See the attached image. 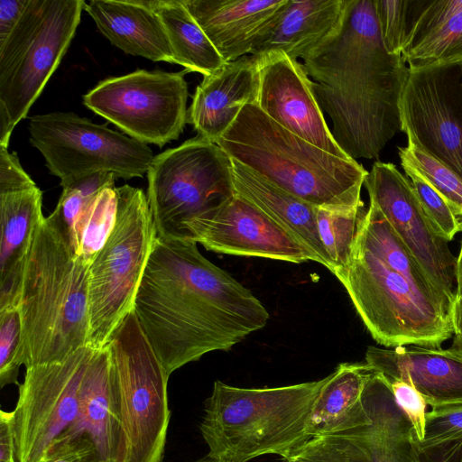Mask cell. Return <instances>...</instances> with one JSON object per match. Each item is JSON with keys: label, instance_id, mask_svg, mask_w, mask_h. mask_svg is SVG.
I'll list each match as a JSON object with an SVG mask.
<instances>
[{"label": "cell", "instance_id": "1", "mask_svg": "<svg viewBox=\"0 0 462 462\" xmlns=\"http://www.w3.org/2000/svg\"><path fill=\"white\" fill-rule=\"evenodd\" d=\"M133 310L169 376L209 352L229 350L270 319L190 238L157 236Z\"/></svg>", "mask_w": 462, "mask_h": 462}, {"label": "cell", "instance_id": "2", "mask_svg": "<svg viewBox=\"0 0 462 462\" xmlns=\"http://www.w3.org/2000/svg\"><path fill=\"white\" fill-rule=\"evenodd\" d=\"M331 134L351 159L377 158L400 131V100L410 69L385 50L374 0H344L329 33L302 57Z\"/></svg>", "mask_w": 462, "mask_h": 462}, {"label": "cell", "instance_id": "3", "mask_svg": "<svg viewBox=\"0 0 462 462\" xmlns=\"http://www.w3.org/2000/svg\"><path fill=\"white\" fill-rule=\"evenodd\" d=\"M88 266L60 224L45 217L24 261L17 304L25 367L61 361L88 346Z\"/></svg>", "mask_w": 462, "mask_h": 462}, {"label": "cell", "instance_id": "4", "mask_svg": "<svg viewBox=\"0 0 462 462\" xmlns=\"http://www.w3.org/2000/svg\"><path fill=\"white\" fill-rule=\"evenodd\" d=\"M226 153L285 191L316 206H365L368 171L353 159L330 154L280 125L256 104H247L217 142Z\"/></svg>", "mask_w": 462, "mask_h": 462}, {"label": "cell", "instance_id": "5", "mask_svg": "<svg viewBox=\"0 0 462 462\" xmlns=\"http://www.w3.org/2000/svg\"><path fill=\"white\" fill-rule=\"evenodd\" d=\"M330 378L272 388H241L215 381L200 433L219 462L284 457L311 439L314 405Z\"/></svg>", "mask_w": 462, "mask_h": 462}, {"label": "cell", "instance_id": "6", "mask_svg": "<svg viewBox=\"0 0 462 462\" xmlns=\"http://www.w3.org/2000/svg\"><path fill=\"white\" fill-rule=\"evenodd\" d=\"M336 277L372 337L385 347H440L454 336L451 309L356 240L346 269Z\"/></svg>", "mask_w": 462, "mask_h": 462}, {"label": "cell", "instance_id": "7", "mask_svg": "<svg viewBox=\"0 0 462 462\" xmlns=\"http://www.w3.org/2000/svg\"><path fill=\"white\" fill-rule=\"evenodd\" d=\"M83 0H29L0 44V145H9L15 125L65 55L80 23Z\"/></svg>", "mask_w": 462, "mask_h": 462}, {"label": "cell", "instance_id": "8", "mask_svg": "<svg viewBox=\"0 0 462 462\" xmlns=\"http://www.w3.org/2000/svg\"><path fill=\"white\" fill-rule=\"evenodd\" d=\"M117 217L113 232L88 266V346L104 347L134 310V299L157 238L143 190L116 188Z\"/></svg>", "mask_w": 462, "mask_h": 462}, {"label": "cell", "instance_id": "9", "mask_svg": "<svg viewBox=\"0 0 462 462\" xmlns=\"http://www.w3.org/2000/svg\"><path fill=\"white\" fill-rule=\"evenodd\" d=\"M120 417L126 462H162L171 418L169 375L132 310L106 345Z\"/></svg>", "mask_w": 462, "mask_h": 462}, {"label": "cell", "instance_id": "10", "mask_svg": "<svg viewBox=\"0 0 462 462\" xmlns=\"http://www.w3.org/2000/svg\"><path fill=\"white\" fill-rule=\"evenodd\" d=\"M147 199L158 237L187 238L184 226L232 198V160L199 136L154 156Z\"/></svg>", "mask_w": 462, "mask_h": 462}, {"label": "cell", "instance_id": "11", "mask_svg": "<svg viewBox=\"0 0 462 462\" xmlns=\"http://www.w3.org/2000/svg\"><path fill=\"white\" fill-rule=\"evenodd\" d=\"M28 130L31 144L62 188L98 172L143 177L154 158L146 143L71 112L32 116Z\"/></svg>", "mask_w": 462, "mask_h": 462}, {"label": "cell", "instance_id": "12", "mask_svg": "<svg viewBox=\"0 0 462 462\" xmlns=\"http://www.w3.org/2000/svg\"><path fill=\"white\" fill-rule=\"evenodd\" d=\"M189 72L136 69L100 81L83 104L130 137L162 147L188 123Z\"/></svg>", "mask_w": 462, "mask_h": 462}, {"label": "cell", "instance_id": "13", "mask_svg": "<svg viewBox=\"0 0 462 462\" xmlns=\"http://www.w3.org/2000/svg\"><path fill=\"white\" fill-rule=\"evenodd\" d=\"M94 350L85 346L61 361L25 367L12 411L19 462H40L73 424Z\"/></svg>", "mask_w": 462, "mask_h": 462}, {"label": "cell", "instance_id": "14", "mask_svg": "<svg viewBox=\"0 0 462 462\" xmlns=\"http://www.w3.org/2000/svg\"><path fill=\"white\" fill-rule=\"evenodd\" d=\"M407 140L462 178V74L460 63L410 69L400 100Z\"/></svg>", "mask_w": 462, "mask_h": 462}, {"label": "cell", "instance_id": "15", "mask_svg": "<svg viewBox=\"0 0 462 462\" xmlns=\"http://www.w3.org/2000/svg\"><path fill=\"white\" fill-rule=\"evenodd\" d=\"M364 185L433 283L454 303L457 257L425 214L409 179L393 163L375 162Z\"/></svg>", "mask_w": 462, "mask_h": 462}, {"label": "cell", "instance_id": "16", "mask_svg": "<svg viewBox=\"0 0 462 462\" xmlns=\"http://www.w3.org/2000/svg\"><path fill=\"white\" fill-rule=\"evenodd\" d=\"M187 238L207 250L293 263L314 261L312 254L252 203L235 194L184 226Z\"/></svg>", "mask_w": 462, "mask_h": 462}, {"label": "cell", "instance_id": "17", "mask_svg": "<svg viewBox=\"0 0 462 462\" xmlns=\"http://www.w3.org/2000/svg\"><path fill=\"white\" fill-rule=\"evenodd\" d=\"M255 58L259 69L257 106L311 144L339 158L351 159L334 139L302 63L282 51Z\"/></svg>", "mask_w": 462, "mask_h": 462}, {"label": "cell", "instance_id": "18", "mask_svg": "<svg viewBox=\"0 0 462 462\" xmlns=\"http://www.w3.org/2000/svg\"><path fill=\"white\" fill-rule=\"evenodd\" d=\"M363 402L367 420L344 432L323 436L346 462H419L413 427L395 402L390 383L374 371Z\"/></svg>", "mask_w": 462, "mask_h": 462}, {"label": "cell", "instance_id": "19", "mask_svg": "<svg viewBox=\"0 0 462 462\" xmlns=\"http://www.w3.org/2000/svg\"><path fill=\"white\" fill-rule=\"evenodd\" d=\"M73 439L90 444L100 462L127 460V440L106 346L95 348L83 378L77 418L55 442Z\"/></svg>", "mask_w": 462, "mask_h": 462}, {"label": "cell", "instance_id": "20", "mask_svg": "<svg viewBox=\"0 0 462 462\" xmlns=\"http://www.w3.org/2000/svg\"><path fill=\"white\" fill-rule=\"evenodd\" d=\"M365 363L387 380L413 385L428 405L438 408L462 404V358L440 347L368 346Z\"/></svg>", "mask_w": 462, "mask_h": 462}, {"label": "cell", "instance_id": "21", "mask_svg": "<svg viewBox=\"0 0 462 462\" xmlns=\"http://www.w3.org/2000/svg\"><path fill=\"white\" fill-rule=\"evenodd\" d=\"M259 69L254 56L226 62L197 86L188 110V123L199 137L217 143L242 108L255 104Z\"/></svg>", "mask_w": 462, "mask_h": 462}, {"label": "cell", "instance_id": "22", "mask_svg": "<svg viewBox=\"0 0 462 462\" xmlns=\"http://www.w3.org/2000/svg\"><path fill=\"white\" fill-rule=\"evenodd\" d=\"M225 62L251 53L288 0H181Z\"/></svg>", "mask_w": 462, "mask_h": 462}, {"label": "cell", "instance_id": "23", "mask_svg": "<svg viewBox=\"0 0 462 462\" xmlns=\"http://www.w3.org/2000/svg\"><path fill=\"white\" fill-rule=\"evenodd\" d=\"M84 10L98 31L124 52L152 61L175 63L152 1L92 0L85 4Z\"/></svg>", "mask_w": 462, "mask_h": 462}, {"label": "cell", "instance_id": "24", "mask_svg": "<svg viewBox=\"0 0 462 462\" xmlns=\"http://www.w3.org/2000/svg\"><path fill=\"white\" fill-rule=\"evenodd\" d=\"M232 160L235 192L262 210L331 273L332 263L319 238L316 206L285 191L249 168Z\"/></svg>", "mask_w": 462, "mask_h": 462}, {"label": "cell", "instance_id": "25", "mask_svg": "<svg viewBox=\"0 0 462 462\" xmlns=\"http://www.w3.org/2000/svg\"><path fill=\"white\" fill-rule=\"evenodd\" d=\"M42 192L34 188L0 194V310L17 307L24 261L45 217Z\"/></svg>", "mask_w": 462, "mask_h": 462}, {"label": "cell", "instance_id": "26", "mask_svg": "<svg viewBox=\"0 0 462 462\" xmlns=\"http://www.w3.org/2000/svg\"><path fill=\"white\" fill-rule=\"evenodd\" d=\"M344 0H288L257 37L250 55L282 51L301 58L334 28Z\"/></svg>", "mask_w": 462, "mask_h": 462}, {"label": "cell", "instance_id": "27", "mask_svg": "<svg viewBox=\"0 0 462 462\" xmlns=\"http://www.w3.org/2000/svg\"><path fill=\"white\" fill-rule=\"evenodd\" d=\"M373 373L365 362L337 366L314 405L310 423L311 438L344 432L367 420L363 393Z\"/></svg>", "mask_w": 462, "mask_h": 462}, {"label": "cell", "instance_id": "28", "mask_svg": "<svg viewBox=\"0 0 462 462\" xmlns=\"http://www.w3.org/2000/svg\"><path fill=\"white\" fill-rule=\"evenodd\" d=\"M152 8L162 23L176 64L206 76L226 63L181 0H153Z\"/></svg>", "mask_w": 462, "mask_h": 462}, {"label": "cell", "instance_id": "29", "mask_svg": "<svg viewBox=\"0 0 462 462\" xmlns=\"http://www.w3.org/2000/svg\"><path fill=\"white\" fill-rule=\"evenodd\" d=\"M356 240L425 293L453 310L454 303L433 283L382 211L370 203Z\"/></svg>", "mask_w": 462, "mask_h": 462}, {"label": "cell", "instance_id": "30", "mask_svg": "<svg viewBox=\"0 0 462 462\" xmlns=\"http://www.w3.org/2000/svg\"><path fill=\"white\" fill-rule=\"evenodd\" d=\"M116 186L101 189L77 219L69 242L77 256L90 264L114 230L117 217Z\"/></svg>", "mask_w": 462, "mask_h": 462}, {"label": "cell", "instance_id": "31", "mask_svg": "<svg viewBox=\"0 0 462 462\" xmlns=\"http://www.w3.org/2000/svg\"><path fill=\"white\" fill-rule=\"evenodd\" d=\"M367 209L317 208L316 217L319 238L328 253L335 276L347 267L360 223Z\"/></svg>", "mask_w": 462, "mask_h": 462}, {"label": "cell", "instance_id": "32", "mask_svg": "<svg viewBox=\"0 0 462 462\" xmlns=\"http://www.w3.org/2000/svg\"><path fill=\"white\" fill-rule=\"evenodd\" d=\"M410 69L462 62V12L402 55Z\"/></svg>", "mask_w": 462, "mask_h": 462}, {"label": "cell", "instance_id": "33", "mask_svg": "<svg viewBox=\"0 0 462 462\" xmlns=\"http://www.w3.org/2000/svg\"><path fill=\"white\" fill-rule=\"evenodd\" d=\"M398 151L401 162L419 171L446 200L462 226V178L410 140Z\"/></svg>", "mask_w": 462, "mask_h": 462}, {"label": "cell", "instance_id": "34", "mask_svg": "<svg viewBox=\"0 0 462 462\" xmlns=\"http://www.w3.org/2000/svg\"><path fill=\"white\" fill-rule=\"evenodd\" d=\"M117 178L111 172H98L63 188L51 216L68 237L84 208L104 188L115 185Z\"/></svg>", "mask_w": 462, "mask_h": 462}, {"label": "cell", "instance_id": "35", "mask_svg": "<svg viewBox=\"0 0 462 462\" xmlns=\"http://www.w3.org/2000/svg\"><path fill=\"white\" fill-rule=\"evenodd\" d=\"M460 12L462 0L411 1L409 29L402 56Z\"/></svg>", "mask_w": 462, "mask_h": 462}, {"label": "cell", "instance_id": "36", "mask_svg": "<svg viewBox=\"0 0 462 462\" xmlns=\"http://www.w3.org/2000/svg\"><path fill=\"white\" fill-rule=\"evenodd\" d=\"M409 178L418 199L440 236L451 241L462 232V226L451 208L439 192L410 164L401 162Z\"/></svg>", "mask_w": 462, "mask_h": 462}, {"label": "cell", "instance_id": "37", "mask_svg": "<svg viewBox=\"0 0 462 462\" xmlns=\"http://www.w3.org/2000/svg\"><path fill=\"white\" fill-rule=\"evenodd\" d=\"M23 365L21 318L17 307L0 310V385L17 383Z\"/></svg>", "mask_w": 462, "mask_h": 462}, {"label": "cell", "instance_id": "38", "mask_svg": "<svg viewBox=\"0 0 462 462\" xmlns=\"http://www.w3.org/2000/svg\"><path fill=\"white\" fill-rule=\"evenodd\" d=\"M383 44L390 54L402 55L408 29L411 0H374Z\"/></svg>", "mask_w": 462, "mask_h": 462}, {"label": "cell", "instance_id": "39", "mask_svg": "<svg viewBox=\"0 0 462 462\" xmlns=\"http://www.w3.org/2000/svg\"><path fill=\"white\" fill-rule=\"evenodd\" d=\"M462 439V404L431 408L426 414L424 438L419 450Z\"/></svg>", "mask_w": 462, "mask_h": 462}, {"label": "cell", "instance_id": "40", "mask_svg": "<svg viewBox=\"0 0 462 462\" xmlns=\"http://www.w3.org/2000/svg\"><path fill=\"white\" fill-rule=\"evenodd\" d=\"M389 383L395 402L411 423L418 441H421L425 433L428 406L425 398L409 383L402 380Z\"/></svg>", "mask_w": 462, "mask_h": 462}, {"label": "cell", "instance_id": "41", "mask_svg": "<svg viewBox=\"0 0 462 462\" xmlns=\"http://www.w3.org/2000/svg\"><path fill=\"white\" fill-rule=\"evenodd\" d=\"M36 183L22 167L15 152L0 145V194L29 189Z\"/></svg>", "mask_w": 462, "mask_h": 462}, {"label": "cell", "instance_id": "42", "mask_svg": "<svg viewBox=\"0 0 462 462\" xmlns=\"http://www.w3.org/2000/svg\"><path fill=\"white\" fill-rule=\"evenodd\" d=\"M283 462H346L335 447L323 436L312 437L282 457Z\"/></svg>", "mask_w": 462, "mask_h": 462}, {"label": "cell", "instance_id": "43", "mask_svg": "<svg viewBox=\"0 0 462 462\" xmlns=\"http://www.w3.org/2000/svg\"><path fill=\"white\" fill-rule=\"evenodd\" d=\"M40 462H100L93 447L85 441L55 442Z\"/></svg>", "mask_w": 462, "mask_h": 462}, {"label": "cell", "instance_id": "44", "mask_svg": "<svg viewBox=\"0 0 462 462\" xmlns=\"http://www.w3.org/2000/svg\"><path fill=\"white\" fill-rule=\"evenodd\" d=\"M0 462H19L13 411H0Z\"/></svg>", "mask_w": 462, "mask_h": 462}, {"label": "cell", "instance_id": "45", "mask_svg": "<svg viewBox=\"0 0 462 462\" xmlns=\"http://www.w3.org/2000/svg\"><path fill=\"white\" fill-rule=\"evenodd\" d=\"M419 462H462V439L419 450Z\"/></svg>", "mask_w": 462, "mask_h": 462}, {"label": "cell", "instance_id": "46", "mask_svg": "<svg viewBox=\"0 0 462 462\" xmlns=\"http://www.w3.org/2000/svg\"><path fill=\"white\" fill-rule=\"evenodd\" d=\"M29 0L0 1V44H2L21 20Z\"/></svg>", "mask_w": 462, "mask_h": 462}, {"label": "cell", "instance_id": "47", "mask_svg": "<svg viewBox=\"0 0 462 462\" xmlns=\"http://www.w3.org/2000/svg\"><path fill=\"white\" fill-rule=\"evenodd\" d=\"M456 279H457L456 299H461L462 298V242H461L459 254L457 257Z\"/></svg>", "mask_w": 462, "mask_h": 462}, {"label": "cell", "instance_id": "48", "mask_svg": "<svg viewBox=\"0 0 462 462\" xmlns=\"http://www.w3.org/2000/svg\"><path fill=\"white\" fill-rule=\"evenodd\" d=\"M448 349L462 358V335H454L452 344Z\"/></svg>", "mask_w": 462, "mask_h": 462}, {"label": "cell", "instance_id": "49", "mask_svg": "<svg viewBox=\"0 0 462 462\" xmlns=\"http://www.w3.org/2000/svg\"><path fill=\"white\" fill-rule=\"evenodd\" d=\"M195 462H219L218 460H217L216 458H214L213 457H211L209 454L202 457L201 458L196 460Z\"/></svg>", "mask_w": 462, "mask_h": 462}, {"label": "cell", "instance_id": "50", "mask_svg": "<svg viewBox=\"0 0 462 462\" xmlns=\"http://www.w3.org/2000/svg\"><path fill=\"white\" fill-rule=\"evenodd\" d=\"M455 303L458 304L460 307H462V298L461 299H456Z\"/></svg>", "mask_w": 462, "mask_h": 462}, {"label": "cell", "instance_id": "51", "mask_svg": "<svg viewBox=\"0 0 462 462\" xmlns=\"http://www.w3.org/2000/svg\"><path fill=\"white\" fill-rule=\"evenodd\" d=\"M460 69H461V74H462V62H460Z\"/></svg>", "mask_w": 462, "mask_h": 462}]
</instances>
